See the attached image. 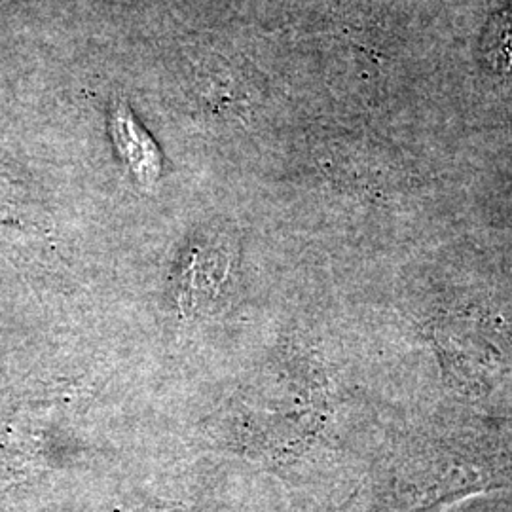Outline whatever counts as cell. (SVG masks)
I'll return each instance as SVG.
<instances>
[{
    "label": "cell",
    "instance_id": "obj_1",
    "mask_svg": "<svg viewBox=\"0 0 512 512\" xmlns=\"http://www.w3.org/2000/svg\"><path fill=\"white\" fill-rule=\"evenodd\" d=\"M109 128L118 156L133 179L143 190H152L162 177V154L122 97H114L110 103Z\"/></svg>",
    "mask_w": 512,
    "mask_h": 512
}]
</instances>
